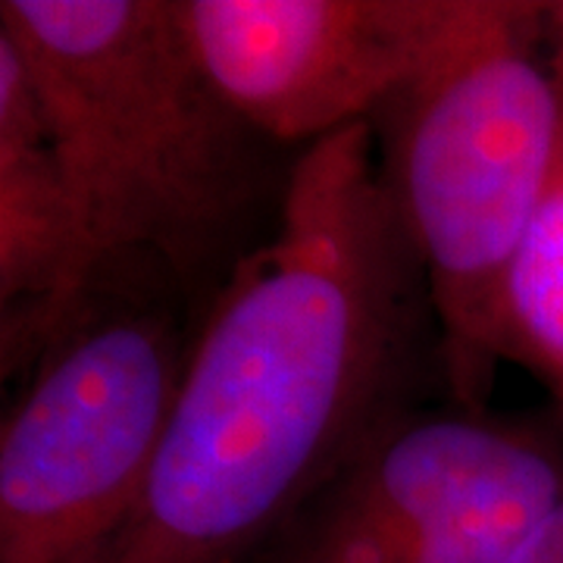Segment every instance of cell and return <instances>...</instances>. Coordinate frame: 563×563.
<instances>
[{
    "instance_id": "cell-9",
    "label": "cell",
    "mask_w": 563,
    "mask_h": 563,
    "mask_svg": "<svg viewBox=\"0 0 563 563\" xmlns=\"http://www.w3.org/2000/svg\"><path fill=\"white\" fill-rule=\"evenodd\" d=\"M517 563H563V504L532 536V542L526 544Z\"/></svg>"
},
{
    "instance_id": "cell-5",
    "label": "cell",
    "mask_w": 563,
    "mask_h": 563,
    "mask_svg": "<svg viewBox=\"0 0 563 563\" xmlns=\"http://www.w3.org/2000/svg\"><path fill=\"white\" fill-rule=\"evenodd\" d=\"M563 504V417L422 404L388 422L263 563H517Z\"/></svg>"
},
{
    "instance_id": "cell-2",
    "label": "cell",
    "mask_w": 563,
    "mask_h": 563,
    "mask_svg": "<svg viewBox=\"0 0 563 563\" xmlns=\"http://www.w3.org/2000/svg\"><path fill=\"white\" fill-rule=\"evenodd\" d=\"M79 222L85 298L144 266L185 301L217 298L276 229L295 154L225 103L176 0H3Z\"/></svg>"
},
{
    "instance_id": "cell-4",
    "label": "cell",
    "mask_w": 563,
    "mask_h": 563,
    "mask_svg": "<svg viewBox=\"0 0 563 563\" xmlns=\"http://www.w3.org/2000/svg\"><path fill=\"white\" fill-rule=\"evenodd\" d=\"M144 266L103 276L0 432V563H103L139 507L198 322Z\"/></svg>"
},
{
    "instance_id": "cell-7",
    "label": "cell",
    "mask_w": 563,
    "mask_h": 563,
    "mask_svg": "<svg viewBox=\"0 0 563 563\" xmlns=\"http://www.w3.org/2000/svg\"><path fill=\"white\" fill-rule=\"evenodd\" d=\"M85 303L79 222L38 91L0 35V363L32 373Z\"/></svg>"
},
{
    "instance_id": "cell-6",
    "label": "cell",
    "mask_w": 563,
    "mask_h": 563,
    "mask_svg": "<svg viewBox=\"0 0 563 563\" xmlns=\"http://www.w3.org/2000/svg\"><path fill=\"white\" fill-rule=\"evenodd\" d=\"M225 103L282 151L369 122L420 54L435 0H176Z\"/></svg>"
},
{
    "instance_id": "cell-8",
    "label": "cell",
    "mask_w": 563,
    "mask_h": 563,
    "mask_svg": "<svg viewBox=\"0 0 563 563\" xmlns=\"http://www.w3.org/2000/svg\"><path fill=\"white\" fill-rule=\"evenodd\" d=\"M498 347L501 361L529 369L551 391L563 417V135L554 176L504 288Z\"/></svg>"
},
{
    "instance_id": "cell-3",
    "label": "cell",
    "mask_w": 563,
    "mask_h": 563,
    "mask_svg": "<svg viewBox=\"0 0 563 563\" xmlns=\"http://www.w3.org/2000/svg\"><path fill=\"white\" fill-rule=\"evenodd\" d=\"M369 129L435 307L448 404L492 410L504 288L563 135L548 3L435 0L417 60Z\"/></svg>"
},
{
    "instance_id": "cell-1",
    "label": "cell",
    "mask_w": 563,
    "mask_h": 563,
    "mask_svg": "<svg viewBox=\"0 0 563 563\" xmlns=\"http://www.w3.org/2000/svg\"><path fill=\"white\" fill-rule=\"evenodd\" d=\"M444 391L442 335L369 122L295 154L276 229L207 303L103 563H263L366 444Z\"/></svg>"
},
{
    "instance_id": "cell-10",
    "label": "cell",
    "mask_w": 563,
    "mask_h": 563,
    "mask_svg": "<svg viewBox=\"0 0 563 563\" xmlns=\"http://www.w3.org/2000/svg\"><path fill=\"white\" fill-rule=\"evenodd\" d=\"M548 25H551V51H554V63L563 69V3H548Z\"/></svg>"
}]
</instances>
